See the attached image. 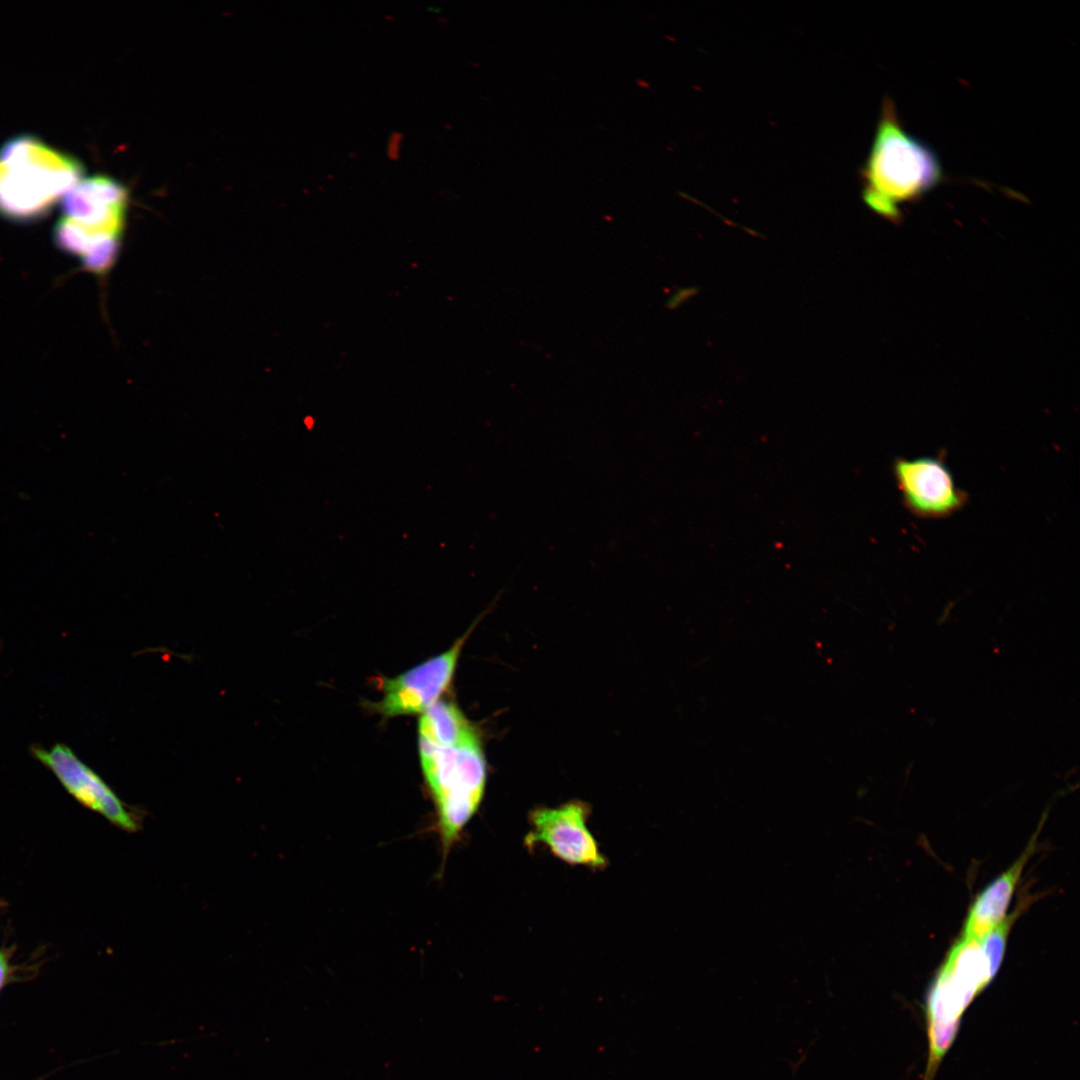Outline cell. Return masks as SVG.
Segmentation results:
<instances>
[{
    "label": "cell",
    "mask_w": 1080,
    "mask_h": 1080,
    "mask_svg": "<svg viewBox=\"0 0 1080 1080\" xmlns=\"http://www.w3.org/2000/svg\"><path fill=\"white\" fill-rule=\"evenodd\" d=\"M403 133L394 131L390 134L386 146V154L390 160L397 161L400 158Z\"/></svg>",
    "instance_id": "7c38bea8"
},
{
    "label": "cell",
    "mask_w": 1080,
    "mask_h": 1080,
    "mask_svg": "<svg viewBox=\"0 0 1080 1080\" xmlns=\"http://www.w3.org/2000/svg\"><path fill=\"white\" fill-rule=\"evenodd\" d=\"M937 154L907 133L894 102L885 97L875 137L861 170L863 199L888 219L900 217V206L919 200L943 181Z\"/></svg>",
    "instance_id": "6da1fadb"
},
{
    "label": "cell",
    "mask_w": 1080,
    "mask_h": 1080,
    "mask_svg": "<svg viewBox=\"0 0 1080 1080\" xmlns=\"http://www.w3.org/2000/svg\"><path fill=\"white\" fill-rule=\"evenodd\" d=\"M419 739L448 746L479 739L461 710L450 701L438 700L426 709L418 722Z\"/></svg>",
    "instance_id": "8fae6325"
},
{
    "label": "cell",
    "mask_w": 1080,
    "mask_h": 1080,
    "mask_svg": "<svg viewBox=\"0 0 1080 1080\" xmlns=\"http://www.w3.org/2000/svg\"><path fill=\"white\" fill-rule=\"evenodd\" d=\"M1034 849L1035 839L1006 871L976 897L969 908L960 938L980 939L1005 919L1017 883Z\"/></svg>",
    "instance_id": "30bf717a"
},
{
    "label": "cell",
    "mask_w": 1080,
    "mask_h": 1080,
    "mask_svg": "<svg viewBox=\"0 0 1080 1080\" xmlns=\"http://www.w3.org/2000/svg\"><path fill=\"white\" fill-rule=\"evenodd\" d=\"M425 783L437 815V832L445 860L482 801L487 766L480 740L441 746L419 739Z\"/></svg>",
    "instance_id": "3957f363"
},
{
    "label": "cell",
    "mask_w": 1080,
    "mask_h": 1080,
    "mask_svg": "<svg viewBox=\"0 0 1080 1080\" xmlns=\"http://www.w3.org/2000/svg\"><path fill=\"white\" fill-rule=\"evenodd\" d=\"M470 630L445 652L393 678L383 680V696L374 704L384 717L423 713L449 686Z\"/></svg>",
    "instance_id": "ba28073f"
},
{
    "label": "cell",
    "mask_w": 1080,
    "mask_h": 1080,
    "mask_svg": "<svg viewBox=\"0 0 1080 1080\" xmlns=\"http://www.w3.org/2000/svg\"><path fill=\"white\" fill-rule=\"evenodd\" d=\"M11 973V966L9 961L8 952L0 949V990L8 981Z\"/></svg>",
    "instance_id": "4fadbf2b"
},
{
    "label": "cell",
    "mask_w": 1080,
    "mask_h": 1080,
    "mask_svg": "<svg viewBox=\"0 0 1080 1080\" xmlns=\"http://www.w3.org/2000/svg\"><path fill=\"white\" fill-rule=\"evenodd\" d=\"M996 974L979 939L959 938L951 947L926 997L928 1063L924 1080H933L956 1037L964 1011Z\"/></svg>",
    "instance_id": "277c9868"
},
{
    "label": "cell",
    "mask_w": 1080,
    "mask_h": 1080,
    "mask_svg": "<svg viewBox=\"0 0 1080 1080\" xmlns=\"http://www.w3.org/2000/svg\"><path fill=\"white\" fill-rule=\"evenodd\" d=\"M127 203V189L113 178H82L62 198V217L91 238L120 239Z\"/></svg>",
    "instance_id": "9c48e42d"
},
{
    "label": "cell",
    "mask_w": 1080,
    "mask_h": 1080,
    "mask_svg": "<svg viewBox=\"0 0 1080 1080\" xmlns=\"http://www.w3.org/2000/svg\"><path fill=\"white\" fill-rule=\"evenodd\" d=\"M893 474L906 509L925 519H940L961 510L968 495L960 489L943 456L898 457Z\"/></svg>",
    "instance_id": "8992f818"
},
{
    "label": "cell",
    "mask_w": 1080,
    "mask_h": 1080,
    "mask_svg": "<svg viewBox=\"0 0 1080 1080\" xmlns=\"http://www.w3.org/2000/svg\"><path fill=\"white\" fill-rule=\"evenodd\" d=\"M73 156L32 135H19L0 147V215L32 220L45 215L82 178Z\"/></svg>",
    "instance_id": "7a4b0ae2"
},
{
    "label": "cell",
    "mask_w": 1080,
    "mask_h": 1080,
    "mask_svg": "<svg viewBox=\"0 0 1080 1080\" xmlns=\"http://www.w3.org/2000/svg\"><path fill=\"white\" fill-rule=\"evenodd\" d=\"M32 754L54 773L66 791L82 805L123 830L133 832L140 828L142 817L137 810L120 800L108 784L68 746L57 743L49 749L32 747Z\"/></svg>",
    "instance_id": "52a82bcc"
},
{
    "label": "cell",
    "mask_w": 1080,
    "mask_h": 1080,
    "mask_svg": "<svg viewBox=\"0 0 1080 1080\" xmlns=\"http://www.w3.org/2000/svg\"><path fill=\"white\" fill-rule=\"evenodd\" d=\"M590 813V806L578 800L554 808L537 807L529 812L531 829L524 844L528 849L544 845L570 865L604 869L608 861L586 824Z\"/></svg>",
    "instance_id": "5b68a950"
}]
</instances>
